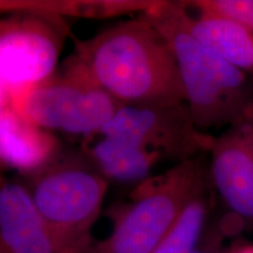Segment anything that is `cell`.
Here are the masks:
<instances>
[{"label":"cell","instance_id":"obj_1","mask_svg":"<svg viewBox=\"0 0 253 253\" xmlns=\"http://www.w3.org/2000/svg\"><path fill=\"white\" fill-rule=\"evenodd\" d=\"M68 59L122 106L185 103L175 55L144 12L75 40Z\"/></svg>","mask_w":253,"mask_h":253},{"label":"cell","instance_id":"obj_2","mask_svg":"<svg viewBox=\"0 0 253 253\" xmlns=\"http://www.w3.org/2000/svg\"><path fill=\"white\" fill-rule=\"evenodd\" d=\"M144 14L175 55L185 104L199 130L229 128L253 114V89L248 74L218 58L191 36L183 1H155Z\"/></svg>","mask_w":253,"mask_h":253},{"label":"cell","instance_id":"obj_3","mask_svg":"<svg viewBox=\"0 0 253 253\" xmlns=\"http://www.w3.org/2000/svg\"><path fill=\"white\" fill-rule=\"evenodd\" d=\"M209 184V170L201 156L149 177L136 186L130 202L116 213L110 236L88 253H153L186 204Z\"/></svg>","mask_w":253,"mask_h":253},{"label":"cell","instance_id":"obj_4","mask_svg":"<svg viewBox=\"0 0 253 253\" xmlns=\"http://www.w3.org/2000/svg\"><path fill=\"white\" fill-rule=\"evenodd\" d=\"M32 181L28 189L58 253H88L108 181L79 158H56Z\"/></svg>","mask_w":253,"mask_h":253},{"label":"cell","instance_id":"obj_5","mask_svg":"<svg viewBox=\"0 0 253 253\" xmlns=\"http://www.w3.org/2000/svg\"><path fill=\"white\" fill-rule=\"evenodd\" d=\"M24 118L45 130L90 137L122 106L72 60L62 71L8 100Z\"/></svg>","mask_w":253,"mask_h":253},{"label":"cell","instance_id":"obj_6","mask_svg":"<svg viewBox=\"0 0 253 253\" xmlns=\"http://www.w3.org/2000/svg\"><path fill=\"white\" fill-rule=\"evenodd\" d=\"M0 23V79L7 101L54 74L69 28L63 18L17 12Z\"/></svg>","mask_w":253,"mask_h":253},{"label":"cell","instance_id":"obj_7","mask_svg":"<svg viewBox=\"0 0 253 253\" xmlns=\"http://www.w3.org/2000/svg\"><path fill=\"white\" fill-rule=\"evenodd\" d=\"M97 134L123 138L177 163L209 154L214 140L196 126L185 103L121 106Z\"/></svg>","mask_w":253,"mask_h":253},{"label":"cell","instance_id":"obj_8","mask_svg":"<svg viewBox=\"0 0 253 253\" xmlns=\"http://www.w3.org/2000/svg\"><path fill=\"white\" fill-rule=\"evenodd\" d=\"M209 177L221 201L253 224V114L214 137Z\"/></svg>","mask_w":253,"mask_h":253},{"label":"cell","instance_id":"obj_9","mask_svg":"<svg viewBox=\"0 0 253 253\" xmlns=\"http://www.w3.org/2000/svg\"><path fill=\"white\" fill-rule=\"evenodd\" d=\"M0 250L2 253H58L30 189L0 184Z\"/></svg>","mask_w":253,"mask_h":253},{"label":"cell","instance_id":"obj_10","mask_svg":"<svg viewBox=\"0 0 253 253\" xmlns=\"http://www.w3.org/2000/svg\"><path fill=\"white\" fill-rule=\"evenodd\" d=\"M60 143L48 130L24 118L7 102L0 113V161L36 176L58 158Z\"/></svg>","mask_w":253,"mask_h":253},{"label":"cell","instance_id":"obj_11","mask_svg":"<svg viewBox=\"0 0 253 253\" xmlns=\"http://www.w3.org/2000/svg\"><path fill=\"white\" fill-rule=\"evenodd\" d=\"M88 161L108 181L120 183L143 182L153 168L162 160L161 154L119 137L93 135L87 137Z\"/></svg>","mask_w":253,"mask_h":253},{"label":"cell","instance_id":"obj_12","mask_svg":"<svg viewBox=\"0 0 253 253\" xmlns=\"http://www.w3.org/2000/svg\"><path fill=\"white\" fill-rule=\"evenodd\" d=\"M185 24L191 36L208 50L240 71L253 73V34L245 27L216 15L198 13L192 17L188 8Z\"/></svg>","mask_w":253,"mask_h":253},{"label":"cell","instance_id":"obj_13","mask_svg":"<svg viewBox=\"0 0 253 253\" xmlns=\"http://www.w3.org/2000/svg\"><path fill=\"white\" fill-rule=\"evenodd\" d=\"M210 208L211 191L210 186L207 185L186 204L153 253L194 252L207 230Z\"/></svg>","mask_w":253,"mask_h":253},{"label":"cell","instance_id":"obj_14","mask_svg":"<svg viewBox=\"0 0 253 253\" xmlns=\"http://www.w3.org/2000/svg\"><path fill=\"white\" fill-rule=\"evenodd\" d=\"M197 13L216 15L235 21L253 34V0H195L183 1Z\"/></svg>","mask_w":253,"mask_h":253},{"label":"cell","instance_id":"obj_15","mask_svg":"<svg viewBox=\"0 0 253 253\" xmlns=\"http://www.w3.org/2000/svg\"><path fill=\"white\" fill-rule=\"evenodd\" d=\"M201 243L192 253H226L224 250L223 240L225 236L226 227L223 224H213L207 227Z\"/></svg>","mask_w":253,"mask_h":253},{"label":"cell","instance_id":"obj_16","mask_svg":"<svg viewBox=\"0 0 253 253\" xmlns=\"http://www.w3.org/2000/svg\"><path fill=\"white\" fill-rule=\"evenodd\" d=\"M226 253H253L252 244H238L232 249L226 250Z\"/></svg>","mask_w":253,"mask_h":253},{"label":"cell","instance_id":"obj_17","mask_svg":"<svg viewBox=\"0 0 253 253\" xmlns=\"http://www.w3.org/2000/svg\"><path fill=\"white\" fill-rule=\"evenodd\" d=\"M7 95H6L4 84H2L1 79H0V113H1V110L4 109V107L7 104Z\"/></svg>","mask_w":253,"mask_h":253},{"label":"cell","instance_id":"obj_18","mask_svg":"<svg viewBox=\"0 0 253 253\" xmlns=\"http://www.w3.org/2000/svg\"><path fill=\"white\" fill-rule=\"evenodd\" d=\"M0 253H2V252H1V250H0Z\"/></svg>","mask_w":253,"mask_h":253}]
</instances>
